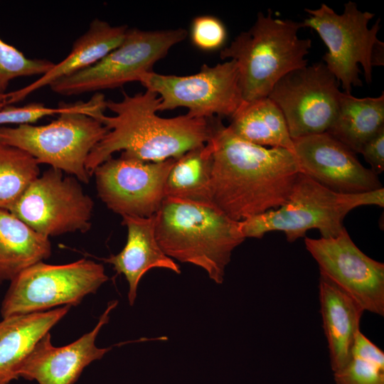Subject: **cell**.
<instances>
[{
    "instance_id": "obj_1",
    "label": "cell",
    "mask_w": 384,
    "mask_h": 384,
    "mask_svg": "<svg viewBox=\"0 0 384 384\" xmlns=\"http://www.w3.org/2000/svg\"><path fill=\"white\" fill-rule=\"evenodd\" d=\"M208 120L212 203L238 222L284 205L299 173L293 151L248 142L233 134L221 118Z\"/></svg>"
},
{
    "instance_id": "obj_2",
    "label": "cell",
    "mask_w": 384,
    "mask_h": 384,
    "mask_svg": "<svg viewBox=\"0 0 384 384\" xmlns=\"http://www.w3.org/2000/svg\"><path fill=\"white\" fill-rule=\"evenodd\" d=\"M160 98L146 90L134 95L123 92L122 100H106L105 111L92 117L107 129V134L87 158L85 167L91 176L94 170L117 151L144 161L158 162L177 159L190 149L206 144L210 137L208 119L187 114L171 118L158 116Z\"/></svg>"
},
{
    "instance_id": "obj_3",
    "label": "cell",
    "mask_w": 384,
    "mask_h": 384,
    "mask_svg": "<svg viewBox=\"0 0 384 384\" xmlns=\"http://www.w3.org/2000/svg\"><path fill=\"white\" fill-rule=\"evenodd\" d=\"M156 238L169 257L203 269L223 282L233 250L245 238L240 224L212 204L165 197L154 215Z\"/></svg>"
},
{
    "instance_id": "obj_4",
    "label": "cell",
    "mask_w": 384,
    "mask_h": 384,
    "mask_svg": "<svg viewBox=\"0 0 384 384\" xmlns=\"http://www.w3.org/2000/svg\"><path fill=\"white\" fill-rule=\"evenodd\" d=\"M303 23L260 12L254 24L220 51L222 60L236 63L242 100L268 97L276 82L289 72L307 65L311 41L299 38Z\"/></svg>"
},
{
    "instance_id": "obj_5",
    "label": "cell",
    "mask_w": 384,
    "mask_h": 384,
    "mask_svg": "<svg viewBox=\"0 0 384 384\" xmlns=\"http://www.w3.org/2000/svg\"><path fill=\"white\" fill-rule=\"evenodd\" d=\"M105 102L103 95L96 93L87 102L73 103L47 124L0 126V142L28 152L38 164H48L88 183L87 158L108 132L92 116L106 110Z\"/></svg>"
},
{
    "instance_id": "obj_6",
    "label": "cell",
    "mask_w": 384,
    "mask_h": 384,
    "mask_svg": "<svg viewBox=\"0 0 384 384\" xmlns=\"http://www.w3.org/2000/svg\"><path fill=\"white\" fill-rule=\"evenodd\" d=\"M384 206V188L354 194L334 192L299 173L287 201L282 206L240 221L244 237L261 238L267 233L280 231L292 242L317 229L321 238L338 236L344 229L343 219L356 207Z\"/></svg>"
},
{
    "instance_id": "obj_7",
    "label": "cell",
    "mask_w": 384,
    "mask_h": 384,
    "mask_svg": "<svg viewBox=\"0 0 384 384\" xmlns=\"http://www.w3.org/2000/svg\"><path fill=\"white\" fill-rule=\"evenodd\" d=\"M309 17L304 27L314 29L328 48L323 56L327 69L339 82L344 92L351 94L353 87H361V65L367 83L372 82V55L380 29V19L369 28L375 14L361 11L355 2L344 4L342 14L336 13L325 4L316 9H305Z\"/></svg>"
},
{
    "instance_id": "obj_8",
    "label": "cell",
    "mask_w": 384,
    "mask_h": 384,
    "mask_svg": "<svg viewBox=\"0 0 384 384\" xmlns=\"http://www.w3.org/2000/svg\"><path fill=\"white\" fill-rule=\"evenodd\" d=\"M187 31L176 29L144 31L128 28L122 43L96 63L53 82L55 93L72 96L114 89L152 71L154 64L183 41Z\"/></svg>"
},
{
    "instance_id": "obj_9",
    "label": "cell",
    "mask_w": 384,
    "mask_h": 384,
    "mask_svg": "<svg viewBox=\"0 0 384 384\" xmlns=\"http://www.w3.org/2000/svg\"><path fill=\"white\" fill-rule=\"evenodd\" d=\"M102 265L81 259L65 265L39 262L10 282L3 299V318L44 311L58 306H76L107 281Z\"/></svg>"
},
{
    "instance_id": "obj_10",
    "label": "cell",
    "mask_w": 384,
    "mask_h": 384,
    "mask_svg": "<svg viewBox=\"0 0 384 384\" xmlns=\"http://www.w3.org/2000/svg\"><path fill=\"white\" fill-rule=\"evenodd\" d=\"M139 82L160 98L159 111L188 109V115L208 119L231 118L243 102L236 63L203 65L196 74L161 75L150 71Z\"/></svg>"
},
{
    "instance_id": "obj_11",
    "label": "cell",
    "mask_w": 384,
    "mask_h": 384,
    "mask_svg": "<svg viewBox=\"0 0 384 384\" xmlns=\"http://www.w3.org/2000/svg\"><path fill=\"white\" fill-rule=\"evenodd\" d=\"M50 168L36 178L9 210L38 233L49 238L88 231L93 201L78 179Z\"/></svg>"
},
{
    "instance_id": "obj_12",
    "label": "cell",
    "mask_w": 384,
    "mask_h": 384,
    "mask_svg": "<svg viewBox=\"0 0 384 384\" xmlns=\"http://www.w3.org/2000/svg\"><path fill=\"white\" fill-rule=\"evenodd\" d=\"M340 83L322 62L292 70L268 97L281 110L292 139L326 132L338 112Z\"/></svg>"
},
{
    "instance_id": "obj_13",
    "label": "cell",
    "mask_w": 384,
    "mask_h": 384,
    "mask_svg": "<svg viewBox=\"0 0 384 384\" xmlns=\"http://www.w3.org/2000/svg\"><path fill=\"white\" fill-rule=\"evenodd\" d=\"M175 160L144 161L122 154L111 157L93 171L98 196L121 216L151 217L165 198V182Z\"/></svg>"
},
{
    "instance_id": "obj_14",
    "label": "cell",
    "mask_w": 384,
    "mask_h": 384,
    "mask_svg": "<svg viewBox=\"0 0 384 384\" xmlns=\"http://www.w3.org/2000/svg\"><path fill=\"white\" fill-rule=\"evenodd\" d=\"M306 250L320 274L334 282L364 309L384 315V264L363 253L346 228L336 237H305Z\"/></svg>"
},
{
    "instance_id": "obj_15",
    "label": "cell",
    "mask_w": 384,
    "mask_h": 384,
    "mask_svg": "<svg viewBox=\"0 0 384 384\" xmlns=\"http://www.w3.org/2000/svg\"><path fill=\"white\" fill-rule=\"evenodd\" d=\"M293 140L299 172L339 193L354 194L383 188L378 176L356 154L327 132Z\"/></svg>"
},
{
    "instance_id": "obj_16",
    "label": "cell",
    "mask_w": 384,
    "mask_h": 384,
    "mask_svg": "<svg viewBox=\"0 0 384 384\" xmlns=\"http://www.w3.org/2000/svg\"><path fill=\"white\" fill-rule=\"evenodd\" d=\"M117 303V301L110 302L95 327L68 345L53 346L50 333L46 334L23 362L18 376L36 380L38 384L75 383L86 366L101 359L112 348H98L95 340L102 327L109 321V314Z\"/></svg>"
},
{
    "instance_id": "obj_17",
    "label": "cell",
    "mask_w": 384,
    "mask_h": 384,
    "mask_svg": "<svg viewBox=\"0 0 384 384\" xmlns=\"http://www.w3.org/2000/svg\"><path fill=\"white\" fill-rule=\"evenodd\" d=\"M126 25L112 26L95 18L87 31L73 43L70 53L60 63L27 86L6 93L4 105L22 101L32 92L49 86L53 82L84 70L98 62L123 41L128 30Z\"/></svg>"
},
{
    "instance_id": "obj_18",
    "label": "cell",
    "mask_w": 384,
    "mask_h": 384,
    "mask_svg": "<svg viewBox=\"0 0 384 384\" xmlns=\"http://www.w3.org/2000/svg\"><path fill=\"white\" fill-rule=\"evenodd\" d=\"M122 225L127 228V242L122 250L105 260L113 265L117 274L124 275L128 284V300L135 302L139 282L143 275L155 267L166 268L177 274L179 266L161 249L155 235L154 215L148 218L123 215Z\"/></svg>"
},
{
    "instance_id": "obj_19",
    "label": "cell",
    "mask_w": 384,
    "mask_h": 384,
    "mask_svg": "<svg viewBox=\"0 0 384 384\" xmlns=\"http://www.w3.org/2000/svg\"><path fill=\"white\" fill-rule=\"evenodd\" d=\"M319 301L331 370L336 372L351 359V350L364 309L347 293L320 274Z\"/></svg>"
},
{
    "instance_id": "obj_20",
    "label": "cell",
    "mask_w": 384,
    "mask_h": 384,
    "mask_svg": "<svg viewBox=\"0 0 384 384\" xmlns=\"http://www.w3.org/2000/svg\"><path fill=\"white\" fill-rule=\"evenodd\" d=\"M71 306L18 314L0 321V384L19 378V369L36 344L69 311Z\"/></svg>"
},
{
    "instance_id": "obj_21",
    "label": "cell",
    "mask_w": 384,
    "mask_h": 384,
    "mask_svg": "<svg viewBox=\"0 0 384 384\" xmlns=\"http://www.w3.org/2000/svg\"><path fill=\"white\" fill-rule=\"evenodd\" d=\"M50 254L48 238L31 229L9 210L0 209V284L11 282Z\"/></svg>"
},
{
    "instance_id": "obj_22",
    "label": "cell",
    "mask_w": 384,
    "mask_h": 384,
    "mask_svg": "<svg viewBox=\"0 0 384 384\" xmlns=\"http://www.w3.org/2000/svg\"><path fill=\"white\" fill-rule=\"evenodd\" d=\"M384 128V94L358 98L341 92L336 117L327 133L355 154Z\"/></svg>"
},
{
    "instance_id": "obj_23",
    "label": "cell",
    "mask_w": 384,
    "mask_h": 384,
    "mask_svg": "<svg viewBox=\"0 0 384 384\" xmlns=\"http://www.w3.org/2000/svg\"><path fill=\"white\" fill-rule=\"evenodd\" d=\"M240 138L262 146L280 147L293 151L284 117L268 97L242 103L228 126Z\"/></svg>"
},
{
    "instance_id": "obj_24",
    "label": "cell",
    "mask_w": 384,
    "mask_h": 384,
    "mask_svg": "<svg viewBox=\"0 0 384 384\" xmlns=\"http://www.w3.org/2000/svg\"><path fill=\"white\" fill-rule=\"evenodd\" d=\"M212 166V146L209 141L188 150L176 159L169 171L164 196L213 205L210 191Z\"/></svg>"
},
{
    "instance_id": "obj_25",
    "label": "cell",
    "mask_w": 384,
    "mask_h": 384,
    "mask_svg": "<svg viewBox=\"0 0 384 384\" xmlns=\"http://www.w3.org/2000/svg\"><path fill=\"white\" fill-rule=\"evenodd\" d=\"M39 176V164L34 157L0 142V209L9 210Z\"/></svg>"
},
{
    "instance_id": "obj_26",
    "label": "cell",
    "mask_w": 384,
    "mask_h": 384,
    "mask_svg": "<svg viewBox=\"0 0 384 384\" xmlns=\"http://www.w3.org/2000/svg\"><path fill=\"white\" fill-rule=\"evenodd\" d=\"M55 63L46 59L28 58L0 38V94L17 78L44 75Z\"/></svg>"
},
{
    "instance_id": "obj_27",
    "label": "cell",
    "mask_w": 384,
    "mask_h": 384,
    "mask_svg": "<svg viewBox=\"0 0 384 384\" xmlns=\"http://www.w3.org/2000/svg\"><path fill=\"white\" fill-rule=\"evenodd\" d=\"M227 38L223 22L210 15L196 17L191 23V40L198 49L212 51L220 48Z\"/></svg>"
},
{
    "instance_id": "obj_28",
    "label": "cell",
    "mask_w": 384,
    "mask_h": 384,
    "mask_svg": "<svg viewBox=\"0 0 384 384\" xmlns=\"http://www.w3.org/2000/svg\"><path fill=\"white\" fill-rule=\"evenodd\" d=\"M72 105L60 102L57 107H46L39 102H32L21 107L4 105L0 107V126L6 124H31L45 117L58 115L68 110Z\"/></svg>"
},
{
    "instance_id": "obj_29",
    "label": "cell",
    "mask_w": 384,
    "mask_h": 384,
    "mask_svg": "<svg viewBox=\"0 0 384 384\" xmlns=\"http://www.w3.org/2000/svg\"><path fill=\"white\" fill-rule=\"evenodd\" d=\"M334 376L336 384H384V368L352 357L345 367L334 372Z\"/></svg>"
},
{
    "instance_id": "obj_30",
    "label": "cell",
    "mask_w": 384,
    "mask_h": 384,
    "mask_svg": "<svg viewBox=\"0 0 384 384\" xmlns=\"http://www.w3.org/2000/svg\"><path fill=\"white\" fill-rule=\"evenodd\" d=\"M377 176L384 171V128L363 146L361 153Z\"/></svg>"
},
{
    "instance_id": "obj_31",
    "label": "cell",
    "mask_w": 384,
    "mask_h": 384,
    "mask_svg": "<svg viewBox=\"0 0 384 384\" xmlns=\"http://www.w3.org/2000/svg\"><path fill=\"white\" fill-rule=\"evenodd\" d=\"M358 358L373 362L384 368V353L371 342L361 331L354 338L351 358Z\"/></svg>"
},
{
    "instance_id": "obj_32",
    "label": "cell",
    "mask_w": 384,
    "mask_h": 384,
    "mask_svg": "<svg viewBox=\"0 0 384 384\" xmlns=\"http://www.w3.org/2000/svg\"><path fill=\"white\" fill-rule=\"evenodd\" d=\"M6 93L0 94V107L4 106V100H6Z\"/></svg>"
}]
</instances>
